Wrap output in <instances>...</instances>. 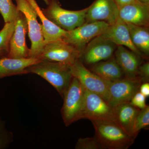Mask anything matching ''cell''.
<instances>
[{"mask_svg":"<svg viewBox=\"0 0 149 149\" xmlns=\"http://www.w3.org/2000/svg\"><path fill=\"white\" fill-rule=\"evenodd\" d=\"M26 70L28 74H37L47 80L62 98L73 78L70 65L57 62L41 60Z\"/></svg>","mask_w":149,"mask_h":149,"instance_id":"6da1fadb","label":"cell"},{"mask_svg":"<svg viewBox=\"0 0 149 149\" xmlns=\"http://www.w3.org/2000/svg\"><path fill=\"white\" fill-rule=\"evenodd\" d=\"M95 136L103 149H127L135 139L128 135L115 123L109 120H91Z\"/></svg>","mask_w":149,"mask_h":149,"instance_id":"7a4b0ae2","label":"cell"},{"mask_svg":"<svg viewBox=\"0 0 149 149\" xmlns=\"http://www.w3.org/2000/svg\"><path fill=\"white\" fill-rule=\"evenodd\" d=\"M63 103L61 112L65 126L83 119L84 89L80 82L73 77L63 96Z\"/></svg>","mask_w":149,"mask_h":149,"instance_id":"3957f363","label":"cell"},{"mask_svg":"<svg viewBox=\"0 0 149 149\" xmlns=\"http://www.w3.org/2000/svg\"><path fill=\"white\" fill-rule=\"evenodd\" d=\"M88 7L79 10L63 8L58 0H49L47 7L42 10L46 17L60 28L70 31L84 24Z\"/></svg>","mask_w":149,"mask_h":149,"instance_id":"277c9868","label":"cell"},{"mask_svg":"<svg viewBox=\"0 0 149 149\" xmlns=\"http://www.w3.org/2000/svg\"><path fill=\"white\" fill-rule=\"evenodd\" d=\"M17 10L24 15L28 25V33L31 42L28 58H37L45 45L40 24L37 21L35 9L28 0H15Z\"/></svg>","mask_w":149,"mask_h":149,"instance_id":"5b68a950","label":"cell"},{"mask_svg":"<svg viewBox=\"0 0 149 149\" xmlns=\"http://www.w3.org/2000/svg\"><path fill=\"white\" fill-rule=\"evenodd\" d=\"M82 53L74 46L60 40L46 44L38 58L70 65L80 60Z\"/></svg>","mask_w":149,"mask_h":149,"instance_id":"8992f818","label":"cell"},{"mask_svg":"<svg viewBox=\"0 0 149 149\" xmlns=\"http://www.w3.org/2000/svg\"><path fill=\"white\" fill-rule=\"evenodd\" d=\"M70 67L73 77L79 81L84 89L97 94L107 102L110 82L87 69L80 60Z\"/></svg>","mask_w":149,"mask_h":149,"instance_id":"52a82bcc","label":"cell"},{"mask_svg":"<svg viewBox=\"0 0 149 149\" xmlns=\"http://www.w3.org/2000/svg\"><path fill=\"white\" fill-rule=\"evenodd\" d=\"M109 26L103 21L85 22L75 29L67 31L62 40L83 52L87 44L95 37L102 35Z\"/></svg>","mask_w":149,"mask_h":149,"instance_id":"ba28073f","label":"cell"},{"mask_svg":"<svg viewBox=\"0 0 149 149\" xmlns=\"http://www.w3.org/2000/svg\"><path fill=\"white\" fill-rule=\"evenodd\" d=\"M142 83L139 76L133 78L125 77L110 82L108 102L113 107L121 104L129 102L133 96L139 91Z\"/></svg>","mask_w":149,"mask_h":149,"instance_id":"9c48e42d","label":"cell"},{"mask_svg":"<svg viewBox=\"0 0 149 149\" xmlns=\"http://www.w3.org/2000/svg\"><path fill=\"white\" fill-rule=\"evenodd\" d=\"M82 118L91 120L103 119L114 122V107L100 96L84 89Z\"/></svg>","mask_w":149,"mask_h":149,"instance_id":"30bf717a","label":"cell"},{"mask_svg":"<svg viewBox=\"0 0 149 149\" xmlns=\"http://www.w3.org/2000/svg\"><path fill=\"white\" fill-rule=\"evenodd\" d=\"M117 46L104 35L97 36L84 48L80 59L88 65H93L113 57Z\"/></svg>","mask_w":149,"mask_h":149,"instance_id":"8fae6325","label":"cell"},{"mask_svg":"<svg viewBox=\"0 0 149 149\" xmlns=\"http://www.w3.org/2000/svg\"><path fill=\"white\" fill-rule=\"evenodd\" d=\"M28 30L26 19L24 15L18 11L15 20L14 31L11 38L9 52L7 57L28 58L30 49L27 47L25 40Z\"/></svg>","mask_w":149,"mask_h":149,"instance_id":"7c38bea8","label":"cell"},{"mask_svg":"<svg viewBox=\"0 0 149 149\" xmlns=\"http://www.w3.org/2000/svg\"><path fill=\"white\" fill-rule=\"evenodd\" d=\"M119 17V7L113 0H95L88 7L85 22L103 21L112 25Z\"/></svg>","mask_w":149,"mask_h":149,"instance_id":"4fadbf2b","label":"cell"},{"mask_svg":"<svg viewBox=\"0 0 149 149\" xmlns=\"http://www.w3.org/2000/svg\"><path fill=\"white\" fill-rule=\"evenodd\" d=\"M102 35L116 45L126 47L140 57L145 58L132 42L127 24L119 17L114 24L109 25Z\"/></svg>","mask_w":149,"mask_h":149,"instance_id":"5bb4252c","label":"cell"},{"mask_svg":"<svg viewBox=\"0 0 149 149\" xmlns=\"http://www.w3.org/2000/svg\"><path fill=\"white\" fill-rule=\"evenodd\" d=\"M119 17L126 23L149 27V6L136 1L123 6L119 8Z\"/></svg>","mask_w":149,"mask_h":149,"instance_id":"9a60e30c","label":"cell"},{"mask_svg":"<svg viewBox=\"0 0 149 149\" xmlns=\"http://www.w3.org/2000/svg\"><path fill=\"white\" fill-rule=\"evenodd\" d=\"M140 110L130 102L118 105L114 107V122L132 137L135 120Z\"/></svg>","mask_w":149,"mask_h":149,"instance_id":"2e32d148","label":"cell"},{"mask_svg":"<svg viewBox=\"0 0 149 149\" xmlns=\"http://www.w3.org/2000/svg\"><path fill=\"white\" fill-rule=\"evenodd\" d=\"M115 59L125 74V77L133 78L138 76V69L141 65L140 57L123 46H117Z\"/></svg>","mask_w":149,"mask_h":149,"instance_id":"e0dca14e","label":"cell"},{"mask_svg":"<svg viewBox=\"0 0 149 149\" xmlns=\"http://www.w3.org/2000/svg\"><path fill=\"white\" fill-rule=\"evenodd\" d=\"M37 58H0V79L4 77L28 74L26 68L40 61Z\"/></svg>","mask_w":149,"mask_h":149,"instance_id":"ac0fdd59","label":"cell"},{"mask_svg":"<svg viewBox=\"0 0 149 149\" xmlns=\"http://www.w3.org/2000/svg\"><path fill=\"white\" fill-rule=\"evenodd\" d=\"M28 1L35 9L37 16L42 22V23L40 25L45 45L56 40H62L65 36L67 31L60 28L48 19L43 13L42 10L35 0H28Z\"/></svg>","mask_w":149,"mask_h":149,"instance_id":"d6986e66","label":"cell"},{"mask_svg":"<svg viewBox=\"0 0 149 149\" xmlns=\"http://www.w3.org/2000/svg\"><path fill=\"white\" fill-rule=\"evenodd\" d=\"M90 70L109 82L120 80L124 74L115 58L113 57L92 65Z\"/></svg>","mask_w":149,"mask_h":149,"instance_id":"ffe728a7","label":"cell"},{"mask_svg":"<svg viewBox=\"0 0 149 149\" xmlns=\"http://www.w3.org/2000/svg\"><path fill=\"white\" fill-rule=\"evenodd\" d=\"M126 23L133 45L145 56H148L149 27H141L130 23Z\"/></svg>","mask_w":149,"mask_h":149,"instance_id":"44dd1931","label":"cell"},{"mask_svg":"<svg viewBox=\"0 0 149 149\" xmlns=\"http://www.w3.org/2000/svg\"><path fill=\"white\" fill-rule=\"evenodd\" d=\"M15 29V21L5 23L0 31V58L6 57L10 51L11 38Z\"/></svg>","mask_w":149,"mask_h":149,"instance_id":"7402d4cb","label":"cell"},{"mask_svg":"<svg viewBox=\"0 0 149 149\" xmlns=\"http://www.w3.org/2000/svg\"><path fill=\"white\" fill-rule=\"evenodd\" d=\"M18 12L12 0H0V13L5 23L14 21Z\"/></svg>","mask_w":149,"mask_h":149,"instance_id":"603a6c76","label":"cell"},{"mask_svg":"<svg viewBox=\"0 0 149 149\" xmlns=\"http://www.w3.org/2000/svg\"><path fill=\"white\" fill-rule=\"evenodd\" d=\"M149 125V107L140 110L135 120L132 137L134 139L138 136L141 129L147 128Z\"/></svg>","mask_w":149,"mask_h":149,"instance_id":"cb8c5ba5","label":"cell"},{"mask_svg":"<svg viewBox=\"0 0 149 149\" xmlns=\"http://www.w3.org/2000/svg\"><path fill=\"white\" fill-rule=\"evenodd\" d=\"M13 141V133L7 129L5 121L0 117V149L8 148Z\"/></svg>","mask_w":149,"mask_h":149,"instance_id":"d4e9b609","label":"cell"},{"mask_svg":"<svg viewBox=\"0 0 149 149\" xmlns=\"http://www.w3.org/2000/svg\"><path fill=\"white\" fill-rule=\"evenodd\" d=\"M75 149H103L96 136L80 138L75 145Z\"/></svg>","mask_w":149,"mask_h":149,"instance_id":"484cf974","label":"cell"},{"mask_svg":"<svg viewBox=\"0 0 149 149\" xmlns=\"http://www.w3.org/2000/svg\"><path fill=\"white\" fill-rule=\"evenodd\" d=\"M146 98V97L139 91L133 96L130 102L133 106L140 109H143L147 106Z\"/></svg>","mask_w":149,"mask_h":149,"instance_id":"4316f807","label":"cell"},{"mask_svg":"<svg viewBox=\"0 0 149 149\" xmlns=\"http://www.w3.org/2000/svg\"><path fill=\"white\" fill-rule=\"evenodd\" d=\"M138 76L141 78L142 83L149 82V63L146 62L139 65L138 69Z\"/></svg>","mask_w":149,"mask_h":149,"instance_id":"83f0119b","label":"cell"},{"mask_svg":"<svg viewBox=\"0 0 149 149\" xmlns=\"http://www.w3.org/2000/svg\"><path fill=\"white\" fill-rule=\"evenodd\" d=\"M146 97H148L149 96V82L142 83L141 84L139 91Z\"/></svg>","mask_w":149,"mask_h":149,"instance_id":"f1b7e54d","label":"cell"},{"mask_svg":"<svg viewBox=\"0 0 149 149\" xmlns=\"http://www.w3.org/2000/svg\"><path fill=\"white\" fill-rule=\"evenodd\" d=\"M113 1L116 3L119 8L123 6L137 1L136 0H113Z\"/></svg>","mask_w":149,"mask_h":149,"instance_id":"f546056e","label":"cell"},{"mask_svg":"<svg viewBox=\"0 0 149 149\" xmlns=\"http://www.w3.org/2000/svg\"><path fill=\"white\" fill-rule=\"evenodd\" d=\"M136 1L143 4L149 6V0H136Z\"/></svg>","mask_w":149,"mask_h":149,"instance_id":"4dcf8cb0","label":"cell"},{"mask_svg":"<svg viewBox=\"0 0 149 149\" xmlns=\"http://www.w3.org/2000/svg\"><path fill=\"white\" fill-rule=\"evenodd\" d=\"M44 1L47 4V5L48 4V3H49V0H44Z\"/></svg>","mask_w":149,"mask_h":149,"instance_id":"1f68e13d","label":"cell"}]
</instances>
